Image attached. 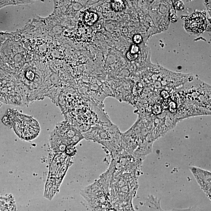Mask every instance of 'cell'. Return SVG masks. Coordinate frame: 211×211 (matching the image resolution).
I'll use <instances>...</instances> for the list:
<instances>
[{"instance_id":"cell-1","label":"cell","mask_w":211,"mask_h":211,"mask_svg":"<svg viewBox=\"0 0 211 211\" xmlns=\"http://www.w3.org/2000/svg\"><path fill=\"white\" fill-rule=\"evenodd\" d=\"M85 139L82 132L67 122L58 125L50 137L51 148L56 153H65L68 147H74Z\"/></svg>"},{"instance_id":"cell-2","label":"cell","mask_w":211,"mask_h":211,"mask_svg":"<svg viewBox=\"0 0 211 211\" xmlns=\"http://www.w3.org/2000/svg\"><path fill=\"white\" fill-rule=\"evenodd\" d=\"M14 127L17 135L26 141L34 139L40 131V125L37 121L23 114L17 115Z\"/></svg>"},{"instance_id":"cell-3","label":"cell","mask_w":211,"mask_h":211,"mask_svg":"<svg viewBox=\"0 0 211 211\" xmlns=\"http://www.w3.org/2000/svg\"><path fill=\"white\" fill-rule=\"evenodd\" d=\"M200 188L209 198L211 197V173L200 168L191 166L189 167Z\"/></svg>"},{"instance_id":"cell-4","label":"cell","mask_w":211,"mask_h":211,"mask_svg":"<svg viewBox=\"0 0 211 211\" xmlns=\"http://www.w3.org/2000/svg\"><path fill=\"white\" fill-rule=\"evenodd\" d=\"M207 22L206 17L200 13H196L186 20L185 23L186 28L192 32L201 33L203 32L206 28Z\"/></svg>"},{"instance_id":"cell-5","label":"cell","mask_w":211,"mask_h":211,"mask_svg":"<svg viewBox=\"0 0 211 211\" xmlns=\"http://www.w3.org/2000/svg\"><path fill=\"white\" fill-rule=\"evenodd\" d=\"M98 14L93 11H86L84 14V22L86 25H93L98 21Z\"/></svg>"},{"instance_id":"cell-6","label":"cell","mask_w":211,"mask_h":211,"mask_svg":"<svg viewBox=\"0 0 211 211\" xmlns=\"http://www.w3.org/2000/svg\"><path fill=\"white\" fill-rule=\"evenodd\" d=\"M111 6L113 10L116 12L123 10L125 8V4L122 1H113L111 2Z\"/></svg>"},{"instance_id":"cell-7","label":"cell","mask_w":211,"mask_h":211,"mask_svg":"<svg viewBox=\"0 0 211 211\" xmlns=\"http://www.w3.org/2000/svg\"><path fill=\"white\" fill-rule=\"evenodd\" d=\"M144 87L141 83H138L135 85L133 89V94L134 96H138L142 93Z\"/></svg>"},{"instance_id":"cell-8","label":"cell","mask_w":211,"mask_h":211,"mask_svg":"<svg viewBox=\"0 0 211 211\" xmlns=\"http://www.w3.org/2000/svg\"><path fill=\"white\" fill-rule=\"evenodd\" d=\"M152 112L154 115H158L161 113L162 108L158 104H156L153 105L152 107Z\"/></svg>"},{"instance_id":"cell-9","label":"cell","mask_w":211,"mask_h":211,"mask_svg":"<svg viewBox=\"0 0 211 211\" xmlns=\"http://www.w3.org/2000/svg\"><path fill=\"white\" fill-rule=\"evenodd\" d=\"M133 41L136 44H139L142 41V37L140 34H135L133 38Z\"/></svg>"},{"instance_id":"cell-10","label":"cell","mask_w":211,"mask_h":211,"mask_svg":"<svg viewBox=\"0 0 211 211\" xmlns=\"http://www.w3.org/2000/svg\"><path fill=\"white\" fill-rule=\"evenodd\" d=\"M126 57L128 59L129 61H134L138 57V55L137 54H131L129 51L127 52L126 53Z\"/></svg>"},{"instance_id":"cell-11","label":"cell","mask_w":211,"mask_h":211,"mask_svg":"<svg viewBox=\"0 0 211 211\" xmlns=\"http://www.w3.org/2000/svg\"><path fill=\"white\" fill-rule=\"evenodd\" d=\"M139 51V48L138 46L135 45H133L131 46L129 52L132 54H137Z\"/></svg>"},{"instance_id":"cell-12","label":"cell","mask_w":211,"mask_h":211,"mask_svg":"<svg viewBox=\"0 0 211 211\" xmlns=\"http://www.w3.org/2000/svg\"><path fill=\"white\" fill-rule=\"evenodd\" d=\"M174 7L176 9L179 10H181L184 8V4L182 1H177L174 3Z\"/></svg>"}]
</instances>
